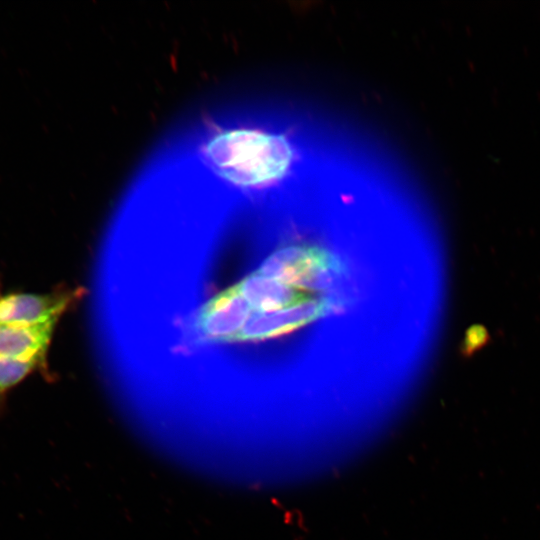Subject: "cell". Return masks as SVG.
Returning <instances> with one entry per match:
<instances>
[{"label": "cell", "mask_w": 540, "mask_h": 540, "mask_svg": "<svg viewBox=\"0 0 540 540\" xmlns=\"http://www.w3.org/2000/svg\"><path fill=\"white\" fill-rule=\"evenodd\" d=\"M165 145L221 195L260 201L296 192L355 142L299 108L240 103L199 115Z\"/></svg>", "instance_id": "obj_1"}, {"label": "cell", "mask_w": 540, "mask_h": 540, "mask_svg": "<svg viewBox=\"0 0 540 540\" xmlns=\"http://www.w3.org/2000/svg\"><path fill=\"white\" fill-rule=\"evenodd\" d=\"M257 273L301 290H327L344 276L346 268L329 250L311 244H291L271 253Z\"/></svg>", "instance_id": "obj_2"}, {"label": "cell", "mask_w": 540, "mask_h": 540, "mask_svg": "<svg viewBox=\"0 0 540 540\" xmlns=\"http://www.w3.org/2000/svg\"><path fill=\"white\" fill-rule=\"evenodd\" d=\"M344 302L320 297L286 309L252 312L242 329L226 344L263 341L294 332L318 319L342 309Z\"/></svg>", "instance_id": "obj_3"}, {"label": "cell", "mask_w": 540, "mask_h": 540, "mask_svg": "<svg viewBox=\"0 0 540 540\" xmlns=\"http://www.w3.org/2000/svg\"><path fill=\"white\" fill-rule=\"evenodd\" d=\"M252 312L247 301L231 286L199 308L194 328L202 341L226 344L242 329Z\"/></svg>", "instance_id": "obj_4"}, {"label": "cell", "mask_w": 540, "mask_h": 540, "mask_svg": "<svg viewBox=\"0 0 540 540\" xmlns=\"http://www.w3.org/2000/svg\"><path fill=\"white\" fill-rule=\"evenodd\" d=\"M77 296L76 292L11 293L0 298V323L37 325L57 322Z\"/></svg>", "instance_id": "obj_5"}, {"label": "cell", "mask_w": 540, "mask_h": 540, "mask_svg": "<svg viewBox=\"0 0 540 540\" xmlns=\"http://www.w3.org/2000/svg\"><path fill=\"white\" fill-rule=\"evenodd\" d=\"M247 301L253 312H274L315 299L310 292L278 280L263 276L256 271L233 285Z\"/></svg>", "instance_id": "obj_6"}, {"label": "cell", "mask_w": 540, "mask_h": 540, "mask_svg": "<svg viewBox=\"0 0 540 540\" xmlns=\"http://www.w3.org/2000/svg\"><path fill=\"white\" fill-rule=\"evenodd\" d=\"M55 324L26 326L0 323V356L42 364Z\"/></svg>", "instance_id": "obj_7"}, {"label": "cell", "mask_w": 540, "mask_h": 540, "mask_svg": "<svg viewBox=\"0 0 540 540\" xmlns=\"http://www.w3.org/2000/svg\"><path fill=\"white\" fill-rule=\"evenodd\" d=\"M40 363L0 356V412L3 398L12 388L22 382Z\"/></svg>", "instance_id": "obj_8"}, {"label": "cell", "mask_w": 540, "mask_h": 540, "mask_svg": "<svg viewBox=\"0 0 540 540\" xmlns=\"http://www.w3.org/2000/svg\"><path fill=\"white\" fill-rule=\"evenodd\" d=\"M489 333L481 325H473L466 330L463 340V352L470 355L481 349L489 340Z\"/></svg>", "instance_id": "obj_9"}]
</instances>
